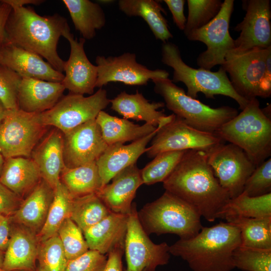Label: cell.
Listing matches in <instances>:
<instances>
[{
    "instance_id": "24",
    "label": "cell",
    "mask_w": 271,
    "mask_h": 271,
    "mask_svg": "<svg viewBox=\"0 0 271 271\" xmlns=\"http://www.w3.org/2000/svg\"><path fill=\"white\" fill-rule=\"evenodd\" d=\"M65 89L61 82L22 78L18 94V108L28 113H42L52 108Z\"/></svg>"
},
{
    "instance_id": "50",
    "label": "cell",
    "mask_w": 271,
    "mask_h": 271,
    "mask_svg": "<svg viewBox=\"0 0 271 271\" xmlns=\"http://www.w3.org/2000/svg\"><path fill=\"white\" fill-rule=\"evenodd\" d=\"M265 63V72L261 83L264 98L269 97L271 95V47L267 52Z\"/></svg>"
},
{
    "instance_id": "32",
    "label": "cell",
    "mask_w": 271,
    "mask_h": 271,
    "mask_svg": "<svg viewBox=\"0 0 271 271\" xmlns=\"http://www.w3.org/2000/svg\"><path fill=\"white\" fill-rule=\"evenodd\" d=\"M60 181L74 198L96 193L102 188L96 162L72 168L65 167L60 175Z\"/></svg>"
},
{
    "instance_id": "11",
    "label": "cell",
    "mask_w": 271,
    "mask_h": 271,
    "mask_svg": "<svg viewBox=\"0 0 271 271\" xmlns=\"http://www.w3.org/2000/svg\"><path fill=\"white\" fill-rule=\"evenodd\" d=\"M234 2L225 0L213 19L187 36L189 40L200 41L207 46L206 50L197 58V64L199 68L210 70L216 65L222 66L227 54L233 49L234 40L230 35L229 24Z\"/></svg>"
},
{
    "instance_id": "5",
    "label": "cell",
    "mask_w": 271,
    "mask_h": 271,
    "mask_svg": "<svg viewBox=\"0 0 271 271\" xmlns=\"http://www.w3.org/2000/svg\"><path fill=\"white\" fill-rule=\"evenodd\" d=\"M140 222L149 235L171 233L188 239L203 227L201 216L187 203L165 191L157 200L146 204L138 212Z\"/></svg>"
},
{
    "instance_id": "37",
    "label": "cell",
    "mask_w": 271,
    "mask_h": 271,
    "mask_svg": "<svg viewBox=\"0 0 271 271\" xmlns=\"http://www.w3.org/2000/svg\"><path fill=\"white\" fill-rule=\"evenodd\" d=\"M186 151L166 152L155 156L151 162L140 170L143 184L150 185L163 182L174 170Z\"/></svg>"
},
{
    "instance_id": "51",
    "label": "cell",
    "mask_w": 271,
    "mask_h": 271,
    "mask_svg": "<svg viewBox=\"0 0 271 271\" xmlns=\"http://www.w3.org/2000/svg\"><path fill=\"white\" fill-rule=\"evenodd\" d=\"M4 1L12 8L22 7L28 4L39 5L44 2L42 0H4Z\"/></svg>"
},
{
    "instance_id": "6",
    "label": "cell",
    "mask_w": 271,
    "mask_h": 271,
    "mask_svg": "<svg viewBox=\"0 0 271 271\" xmlns=\"http://www.w3.org/2000/svg\"><path fill=\"white\" fill-rule=\"evenodd\" d=\"M161 60L174 70L171 81L173 83H183L187 89L186 94L193 98L196 99L199 92L203 93L207 98L222 95L234 99L241 110L249 101L235 92L222 66L216 72L192 68L183 61L178 46L172 43H163Z\"/></svg>"
},
{
    "instance_id": "9",
    "label": "cell",
    "mask_w": 271,
    "mask_h": 271,
    "mask_svg": "<svg viewBox=\"0 0 271 271\" xmlns=\"http://www.w3.org/2000/svg\"><path fill=\"white\" fill-rule=\"evenodd\" d=\"M49 128L41 123L39 113L19 108L7 110L0 125V154L5 159L31 158L33 150Z\"/></svg>"
},
{
    "instance_id": "30",
    "label": "cell",
    "mask_w": 271,
    "mask_h": 271,
    "mask_svg": "<svg viewBox=\"0 0 271 271\" xmlns=\"http://www.w3.org/2000/svg\"><path fill=\"white\" fill-rule=\"evenodd\" d=\"M119 10L129 17L138 16L147 23L156 39L164 43L173 37L162 13L164 9L154 0H120Z\"/></svg>"
},
{
    "instance_id": "31",
    "label": "cell",
    "mask_w": 271,
    "mask_h": 271,
    "mask_svg": "<svg viewBox=\"0 0 271 271\" xmlns=\"http://www.w3.org/2000/svg\"><path fill=\"white\" fill-rule=\"evenodd\" d=\"M75 29L85 40L93 39L96 30L105 24L104 11L97 3L89 0H63Z\"/></svg>"
},
{
    "instance_id": "13",
    "label": "cell",
    "mask_w": 271,
    "mask_h": 271,
    "mask_svg": "<svg viewBox=\"0 0 271 271\" xmlns=\"http://www.w3.org/2000/svg\"><path fill=\"white\" fill-rule=\"evenodd\" d=\"M208 162L230 199L240 195L247 179L255 169L245 152L231 143H220L207 153Z\"/></svg>"
},
{
    "instance_id": "14",
    "label": "cell",
    "mask_w": 271,
    "mask_h": 271,
    "mask_svg": "<svg viewBox=\"0 0 271 271\" xmlns=\"http://www.w3.org/2000/svg\"><path fill=\"white\" fill-rule=\"evenodd\" d=\"M254 48L240 54H227L222 66L229 74V80L235 92L250 100L263 98L261 83L268 49Z\"/></svg>"
},
{
    "instance_id": "8",
    "label": "cell",
    "mask_w": 271,
    "mask_h": 271,
    "mask_svg": "<svg viewBox=\"0 0 271 271\" xmlns=\"http://www.w3.org/2000/svg\"><path fill=\"white\" fill-rule=\"evenodd\" d=\"M146 153L150 158L166 152L199 150L206 153L224 143L215 133L196 128L174 114L166 115L158 125Z\"/></svg>"
},
{
    "instance_id": "36",
    "label": "cell",
    "mask_w": 271,
    "mask_h": 271,
    "mask_svg": "<svg viewBox=\"0 0 271 271\" xmlns=\"http://www.w3.org/2000/svg\"><path fill=\"white\" fill-rule=\"evenodd\" d=\"M111 212L97 195L92 193L73 198L70 218L83 232Z\"/></svg>"
},
{
    "instance_id": "45",
    "label": "cell",
    "mask_w": 271,
    "mask_h": 271,
    "mask_svg": "<svg viewBox=\"0 0 271 271\" xmlns=\"http://www.w3.org/2000/svg\"><path fill=\"white\" fill-rule=\"evenodd\" d=\"M21 197L0 182V214L11 217L18 210Z\"/></svg>"
},
{
    "instance_id": "39",
    "label": "cell",
    "mask_w": 271,
    "mask_h": 271,
    "mask_svg": "<svg viewBox=\"0 0 271 271\" xmlns=\"http://www.w3.org/2000/svg\"><path fill=\"white\" fill-rule=\"evenodd\" d=\"M235 268L243 271H271V249L240 245L233 253Z\"/></svg>"
},
{
    "instance_id": "33",
    "label": "cell",
    "mask_w": 271,
    "mask_h": 271,
    "mask_svg": "<svg viewBox=\"0 0 271 271\" xmlns=\"http://www.w3.org/2000/svg\"><path fill=\"white\" fill-rule=\"evenodd\" d=\"M227 222L238 228L241 246L258 249H271V217L244 218L230 217Z\"/></svg>"
},
{
    "instance_id": "1",
    "label": "cell",
    "mask_w": 271,
    "mask_h": 271,
    "mask_svg": "<svg viewBox=\"0 0 271 271\" xmlns=\"http://www.w3.org/2000/svg\"><path fill=\"white\" fill-rule=\"evenodd\" d=\"M167 191L181 199L209 222L218 218L230 199L208 162L207 153L187 150L163 182Z\"/></svg>"
},
{
    "instance_id": "35",
    "label": "cell",
    "mask_w": 271,
    "mask_h": 271,
    "mask_svg": "<svg viewBox=\"0 0 271 271\" xmlns=\"http://www.w3.org/2000/svg\"><path fill=\"white\" fill-rule=\"evenodd\" d=\"M230 217H271V193L250 197L242 192L237 197L230 199L220 213L218 218L225 219Z\"/></svg>"
},
{
    "instance_id": "10",
    "label": "cell",
    "mask_w": 271,
    "mask_h": 271,
    "mask_svg": "<svg viewBox=\"0 0 271 271\" xmlns=\"http://www.w3.org/2000/svg\"><path fill=\"white\" fill-rule=\"evenodd\" d=\"M109 103L107 91L102 88L87 97L70 93L52 108L40 113V119L44 125L57 128L64 133L95 119Z\"/></svg>"
},
{
    "instance_id": "48",
    "label": "cell",
    "mask_w": 271,
    "mask_h": 271,
    "mask_svg": "<svg viewBox=\"0 0 271 271\" xmlns=\"http://www.w3.org/2000/svg\"><path fill=\"white\" fill-rule=\"evenodd\" d=\"M12 9L4 0L0 1V50L7 43L6 26Z\"/></svg>"
},
{
    "instance_id": "28",
    "label": "cell",
    "mask_w": 271,
    "mask_h": 271,
    "mask_svg": "<svg viewBox=\"0 0 271 271\" xmlns=\"http://www.w3.org/2000/svg\"><path fill=\"white\" fill-rule=\"evenodd\" d=\"M111 109L123 116V118L144 121L146 123L157 127L166 115L158 110L164 107L163 102H150L137 91L134 94L122 91L110 100Z\"/></svg>"
},
{
    "instance_id": "2",
    "label": "cell",
    "mask_w": 271,
    "mask_h": 271,
    "mask_svg": "<svg viewBox=\"0 0 271 271\" xmlns=\"http://www.w3.org/2000/svg\"><path fill=\"white\" fill-rule=\"evenodd\" d=\"M8 19L7 44H11L46 59L57 71L62 73L65 61L59 56V39L67 25L59 14L41 16L31 7H13Z\"/></svg>"
},
{
    "instance_id": "40",
    "label": "cell",
    "mask_w": 271,
    "mask_h": 271,
    "mask_svg": "<svg viewBox=\"0 0 271 271\" xmlns=\"http://www.w3.org/2000/svg\"><path fill=\"white\" fill-rule=\"evenodd\" d=\"M57 234L68 261L81 256L89 250L82 230L70 218L63 222Z\"/></svg>"
},
{
    "instance_id": "54",
    "label": "cell",
    "mask_w": 271,
    "mask_h": 271,
    "mask_svg": "<svg viewBox=\"0 0 271 271\" xmlns=\"http://www.w3.org/2000/svg\"><path fill=\"white\" fill-rule=\"evenodd\" d=\"M4 162H5V158L2 155L0 154V175L2 171Z\"/></svg>"
},
{
    "instance_id": "43",
    "label": "cell",
    "mask_w": 271,
    "mask_h": 271,
    "mask_svg": "<svg viewBox=\"0 0 271 271\" xmlns=\"http://www.w3.org/2000/svg\"><path fill=\"white\" fill-rule=\"evenodd\" d=\"M22 80L18 73L0 64V100L7 110L19 108L18 94Z\"/></svg>"
},
{
    "instance_id": "38",
    "label": "cell",
    "mask_w": 271,
    "mask_h": 271,
    "mask_svg": "<svg viewBox=\"0 0 271 271\" xmlns=\"http://www.w3.org/2000/svg\"><path fill=\"white\" fill-rule=\"evenodd\" d=\"M188 14L184 33L187 37L207 25L219 12L220 0H187Z\"/></svg>"
},
{
    "instance_id": "41",
    "label": "cell",
    "mask_w": 271,
    "mask_h": 271,
    "mask_svg": "<svg viewBox=\"0 0 271 271\" xmlns=\"http://www.w3.org/2000/svg\"><path fill=\"white\" fill-rule=\"evenodd\" d=\"M38 259L43 271H64L68 263L58 234L41 242Z\"/></svg>"
},
{
    "instance_id": "55",
    "label": "cell",
    "mask_w": 271,
    "mask_h": 271,
    "mask_svg": "<svg viewBox=\"0 0 271 271\" xmlns=\"http://www.w3.org/2000/svg\"><path fill=\"white\" fill-rule=\"evenodd\" d=\"M37 271H43L40 267H39Z\"/></svg>"
},
{
    "instance_id": "56",
    "label": "cell",
    "mask_w": 271,
    "mask_h": 271,
    "mask_svg": "<svg viewBox=\"0 0 271 271\" xmlns=\"http://www.w3.org/2000/svg\"><path fill=\"white\" fill-rule=\"evenodd\" d=\"M0 271H6V270H5L2 268L0 269ZM14 271H16V270H14Z\"/></svg>"
},
{
    "instance_id": "17",
    "label": "cell",
    "mask_w": 271,
    "mask_h": 271,
    "mask_svg": "<svg viewBox=\"0 0 271 271\" xmlns=\"http://www.w3.org/2000/svg\"><path fill=\"white\" fill-rule=\"evenodd\" d=\"M63 134L64 161L67 168L96 162L108 147L95 119Z\"/></svg>"
},
{
    "instance_id": "52",
    "label": "cell",
    "mask_w": 271,
    "mask_h": 271,
    "mask_svg": "<svg viewBox=\"0 0 271 271\" xmlns=\"http://www.w3.org/2000/svg\"><path fill=\"white\" fill-rule=\"evenodd\" d=\"M7 109L4 106L3 103L0 100V125H1L7 112Z\"/></svg>"
},
{
    "instance_id": "25",
    "label": "cell",
    "mask_w": 271,
    "mask_h": 271,
    "mask_svg": "<svg viewBox=\"0 0 271 271\" xmlns=\"http://www.w3.org/2000/svg\"><path fill=\"white\" fill-rule=\"evenodd\" d=\"M33 232L23 226L11 229L2 269L30 271L35 268L39 245L38 237Z\"/></svg>"
},
{
    "instance_id": "53",
    "label": "cell",
    "mask_w": 271,
    "mask_h": 271,
    "mask_svg": "<svg viewBox=\"0 0 271 271\" xmlns=\"http://www.w3.org/2000/svg\"><path fill=\"white\" fill-rule=\"evenodd\" d=\"M5 253L0 249V269L2 268Z\"/></svg>"
},
{
    "instance_id": "29",
    "label": "cell",
    "mask_w": 271,
    "mask_h": 271,
    "mask_svg": "<svg viewBox=\"0 0 271 271\" xmlns=\"http://www.w3.org/2000/svg\"><path fill=\"white\" fill-rule=\"evenodd\" d=\"M102 136L108 146L141 139L155 131L157 127L145 123L140 125L128 119L113 116L101 111L95 118Z\"/></svg>"
},
{
    "instance_id": "18",
    "label": "cell",
    "mask_w": 271,
    "mask_h": 271,
    "mask_svg": "<svg viewBox=\"0 0 271 271\" xmlns=\"http://www.w3.org/2000/svg\"><path fill=\"white\" fill-rule=\"evenodd\" d=\"M62 36L68 40L70 46L68 60L65 61L64 78L61 83L70 93L92 95L97 78V67L88 59L84 49L85 40L78 41L70 32L69 25L63 30Z\"/></svg>"
},
{
    "instance_id": "15",
    "label": "cell",
    "mask_w": 271,
    "mask_h": 271,
    "mask_svg": "<svg viewBox=\"0 0 271 271\" xmlns=\"http://www.w3.org/2000/svg\"><path fill=\"white\" fill-rule=\"evenodd\" d=\"M242 8L246 14L234 28V31L240 33L234 40V48L229 54H240L254 48L271 46L270 1H242Z\"/></svg>"
},
{
    "instance_id": "34",
    "label": "cell",
    "mask_w": 271,
    "mask_h": 271,
    "mask_svg": "<svg viewBox=\"0 0 271 271\" xmlns=\"http://www.w3.org/2000/svg\"><path fill=\"white\" fill-rule=\"evenodd\" d=\"M53 191V198L46 220L37 236L41 242L57 234L63 222L70 217L74 197L61 181Z\"/></svg>"
},
{
    "instance_id": "7",
    "label": "cell",
    "mask_w": 271,
    "mask_h": 271,
    "mask_svg": "<svg viewBox=\"0 0 271 271\" xmlns=\"http://www.w3.org/2000/svg\"><path fill=\"white\" fill-rule=\"evenodd\" d=\"M155 92L161 95L167 108L176 116L199 130L215 133L238 113L234 108H212L188 96L184 90L168 78L152 79Z\"/></svg>"
},
{
    "instance_id": "4",
    "label": "cell",
    "mask_w": 271,
    "mask_h": 271,
    "mask_svg": "<svg viewBox=\"0 0 271 271\" xmlns=\"http://www.w3.org/2000/svg\"><path fill=\"white\" fill-rule=\"evenodd\" d=\"M215 133L224 142L241 148L256 167L271 155V119L259 107L257 98Z\"/></svg>"
},
{
    "instance_id": "21",
    "label": "cell",
    "mask_w": 271,
    "mask_h": 271,
    "mask_svg": "<svg viewBox=\"0 0 271 271\" xmlns=\"http://www.w3.org/2000/svg\"><path fill=\"white\" fill-rule=\"evenodd\" d=\"M64 134L57 128L49 129L33 150L31 158L38 166L42 179L54 190L65 167Z\"/></svg>"
},
{
    "instance_id": "19",
    "label": "cell",
    "mask_w": 271,
    "mask_h": 271,
    "mask_svg": "<svg viewBox=\"0 0 271 271\" xmlns=\"http://www.w3.org/2000/svg\"><path fill=\"white\" fill-rule=\"evenodd\" d=\"M0 64L22 78L61 82L64 74L55 69L41 56L16 45L6 44L0 50Z\"/></svg>"
},
{
    "instance_id": "12",
    "label": "cell",
    "mask_w": 271,
    "mask_h": 271,
    "mask_svg": "<svg viewBox=\"0 0 271 271\" xmlns=\"http://www.w3.org/2000/svg\"><path fill=\"white\" fill-rule=\"evenodd\" d=\"M124 252L125 271H156L158 266L167 264L170 258L168 244L154 243L143 228L135 203L128 214Z\"/></svg>"
},
{
    "instance_id": "16",
    "label": "cell",
    "mask_w": 271,
    "mask_h": 271,
    "mask_svg": "<svg viewBox=\"0 0 271 271\" xmlns=\"http://www.w3.org/2000/svg\"><path fill=\"white\" fill-rule=\"evenodd\" d=\"M97 78L95 87L101 88L109 82L129 85H147L149 80L168 78L165 70H151L139 63L136 55L125 53L119 56H97L95 59Z\"/></svg>"
},
{
    "instance_id": "26",
    "label": "cell",
    "mask_w": 271,
    "mask_h": 271,
    "mask_svg": "<svg viewBox=\"0 0 271 271\" xmlns=\"http://www.w3.org/2000/svg\"><path fill=\"white\" fill-rule=\"evenodd\" d=\"M54 195L53 189L43 179L21 202L13 215L15 222L32 231L41 230Z\"/></svg>"
},
{
    "instance_id": "47",
    "label": "cell",
    "mask_w": 271,
    "mask_h": 271,
    "mask_svg": "<svg viewBox=\"0 0 271 271\" xmlns=\"http://www.w3.org/2000/svg\"><path fill=\"white\" fill-rule=\"evenodd\" d=\"M124 248H116L108 254L105 266L103 271H122V256Z\"/></svg>"
},
{
    "instance_id": "49",
    "label": "cell",
    "mask_w": 271,
    "mask_h": 271,
    "mask_svg": "<svg viewBox=\"0 0 271 271\" xmlns=\"http://www.w3.org/2000/svg\"><path fill=\"white\" fill-rule=\"evenodd\" d=\"M11 217L0 214V249L5 252L11 235Z\"/></svg>"
},
{
    "instance_id": "46",
    "label": "cell",
    "mask_w": 271,
    "mask_h": 271,
    "mask_svg": "<svg viewBox=\"0 0 271 271\" xmlns=\"http://www.w3.org/2000/svg\"><path fill=\"white\" fill-rule=\"evenodd\" d=\"M170 11L173 20L177 27L182 31L185 28L187 19L184 13V0H164Z\"/></svg>"
},
{
    "instance_id": "23",
    "label": "cell",
    "mask_w": 271,
    "mask_h": 271,
    "mask_svg": "<svg viewBox=\"0 0 271 271\" xmlns=\"http://www.w3.org/2000/svg\"><path fill=\"white\" fill-rule=\"evenodd\" d=\"M128 214L111 212L106 217L83 231L89 249L102 254L124 248Z\"/></svg>"
},
{
    "instance_id": "20",
    "label": "cell",
    "mask_w": 271,
    "mask_h": 271,
    "mask_svg": "<svg viewBox=\"0 0 271 271\" xmlns=\"http://www.w3.org/2000/svg\"><path fill=\"white\" fill-rule=\"evenodd\" d=\"M96 194L112 212L128 214L138 189L143 184L140 170L134 164L125 168Z\"/></svg>"
},
{
    "instance_id": "44",
    "label": "cell",
    "mask_w": 271,
    "mask_h": 271,
    "mask_svg": "<svg viewBox=\"0 0 271 271\" xmlns=\"http://www.w3.org/2000/svg\"><path fill=\"white\" fill-rule=\"evenodd\" d=\"M107 257L89 249L81 256L69 260L64 271H103Z\"/></svg>"
},
{
    "instance_id": "22",
    "label": "cell",
    "mask_w": 271,
    "mask_h": 271,
    "mask_svg": "<svg viewBox=\"0 0 271 271\" xmlns=\"http://www.w3.org/2000/svg\"><path fill=\"white\" fill-rule=\"evenodd\" d=\"M159 129L131 144L117 143L108 146L96 162L102 182V187L109 183L118 173L136 164L139 158L146 152L147 145Z\"/></svg>"
},
{
    "instance_id": "3",
    "label": "cell",
    "mask_w": 271,
    "mask_h": 271,
    "mask_svg": "<svg viewBox=\"0 0 271 271\" xmlns=\"http://www.w3.org/2000/svg\"><path fill=\"white\" fill-rule=\"evenodd\" d=\"M241 245L239 230L228 222L202 227L194 237L180 239L169 252L186 261L193 271H232L233 253Z\"/></svg>"
},
{
    "instance_id": "42",
    "label": "cell",
    "mask_w": 271,
    "mask_h": 271,
    "mask_svg": "<svg viewBox=\"0 0 271 271\" xmlns=\"http://www.w3.org/2000/svg\"><path fill=\"white\" fill-rule=\"evenodd\" d=\"M243 193L257 197L271 193V158L255 168L245 183Z\"/></svg>"
},
{
    "instance_id": "27",
    "label": "cell",
    "mask_w": 271,
    "mask_h": 271,
    "mask_svg": "<svg viewBox=\"0 0 271 271\" xmlns=\"http://www.w3.org/2000/svg\"><path fill=\"white\" fill-rule=\"evenodd\" d=\"M42 179L39 169L31 158L5 159L0 182L21 198L32 191Z\"/></svg>"
}]
</instances>
